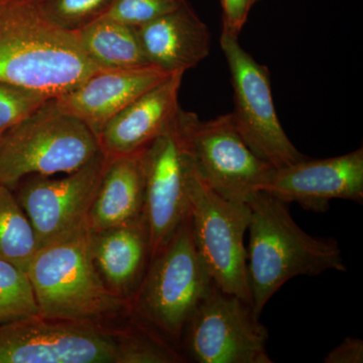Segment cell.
I'll list each match as a JSON object with an SVG mask.
<instances>
[{"label": "cell", "instance_id": "obj_1", "mask_svg": "<svg viewBox=\"0 0 363 363\" xmlns=\"http://www.w3.org/2000/svg\"><path fill=\"white\" fill-rule=\"evenodd\" d=\"M99 70L43 0H0V81L56 97Z\"/></svg>", "mask_w": 363, "mask_h": 363}, {"label": "cell", "instance_id": "obj_2", "mask_svg": "<svg viewBox=\"0 0 363 363\" xmlns=\"http://www.w3.org/2000/svg\"><path fill=\"white\" fill-rule=\"evenodd\" d=\"M169 357L168 344L145 323L117 333L40 316L0 325V363H167Z\"/></svg>", "mask_w": 363, "mask_h": 363}, {"label": "cell", "instance_id": "obj_3", "mask_svg": "<svg viewBox=\"0 0 363 363\" xmlns=\"http://www.w3.org/2000/svg\"><path fill=\"white\" fill-rule=\"evenodd\" d=\"M247 203L250 208L247 279L255 316L260 318L269 298L290 279L331 269L346 271L337 241L305 233L286 203L262 191Z\"/></svg>", "mask_w": 363, "mask_h": 363}, {"label": "cell", "instance_id": "obj_4", "mask_svg": "<svg viewBox=\"0 0 363 363\" xmlns=\"http://www.w3.org/2000/svg\"><path fill=\"white\" fill-rule=\"evenodd\" d=\"M92 231L40 247L26 269L40 316L98 324L123 311L128 300L112 292L100 277L91 250Z\"/></svg>", "mask_w": 363, "mask_h": 363}, {"label": "cell", "instance_id": "obj_5", "mask_svg": "<svg viewBox=\"0 0 363 363\" xmlns=\"http://www.w3.org/2000/svg\"><path fill=\"white\" fill-rule=\"evenodd\" d=\"M100 150L94 133L50 98L2 135L0 184L11 188L26 177L72 173Z\"/></svg>", "mask_w": 363, "mask_h": 363}, {"label": "cell", "instance_id": "obj_6", "mask_svg": "<svg viewBox=\"0 0 363 363\" xmlns=\"http://www.w3.org/2000/svg\"><path fill=\"white\" fill-rule=\"evenodd\" d=\"M214 286L196 248L190 213L150 259L135 297V312L169 342L179 344L188 320Z\"/></svg>", "mask_w": 363, "mask_h": 363}, {"label": "cell", "instance_id": "obj_7", "mask_svg": "<svg viewBox=\"0 0 363 363\" xmlns=\"http://www.w3.org/2000/svg\"><path fill=\"white\" fill-rule=\"evenodd\" d=\"M187 187L196 248L214 285L252 306L245 245L250 206L225 199L208 188L196 175L190 161Z\"/></svg>", "mask_w": 363, "mask_h": 363}, {"label": "cell", "instance_id": "obj_8", "mask_svg": "<svg viewBox=\"0 0 363 363\" xmlns=\"http://www.w3.org/2000/svg\"><path fill=\"white\" fill-rule=\"evenodd\" d=\"M177 123L191 166L208 188L225 199L245 203L259 192L274 167L247 147L231 113L202 121L181 108Z\"/></svg>", "mask_w": 363, "mask_h": 363}, {"label": "cell", "instance_id": "obj_9", "mask_svg": "<svg viewBox=\"0 0 363 363\" xmlns=\"http://www.w3.org/2000/svg\"><path fill=\"white\" fill-rule=\"evenodd\" d=\"M233 88L234 126L247 147L274 168L307 159L291 142L279 123L269 69L241 47L238 39L221 35Z\"/></svg>", "mask_w": 363, "mask_h": 363}, {"label": "cell", "instance_id": "obj_10", "mask_svg": "<svg viewBox=\"0 0 363 363\" xmlns=\"http://www.w3.org/2000/svg\"><path fill=\"white\" fill-rule=\"evenodd\" d=\"M267 338L252 306L214 285L188 320L181 342L197 363H272Z\"/></svg>", "mask_w": 363, "mask_h": 363}, {"label": "cell", "instance_id": "obj_11", "mask_svg": "<svg viewBox=\"0 0 363 363\" xmlns=\"http://www.w3.org/2000/svg\"><path fill=\"white\" fill-rule=\"evenodd\" d=\"M106 164L100 150L84 166L63 178L26 177L16 197L32 224L38 250L89 228L91 206Z\"/></svg>", "mask_w": 363, "mask_h": 363}, {"label": "cell", "instance_id": "obj_12", "mask_svg": "<svg viewBox=\"0 0 363 363\" xmlns=\"http://www.w3.org/2000/svg\"><path fill=\"white\" fill-rule=\"evenodd\" d=\"M177 117L168 130L143 150V214L149 227L150 259L171 240L190 210L189 160Z\"/></svg>", "mask_w": 363, "mask_h": 363}, {"label": "cell", "instance_id": "obj_13", "mask_svg": "<svg viewBox=\"0 0 363 363\" xmlns=\"http://www.w3.org/2000/svg\"><path fill=\"white\" fill-rule=\"evenodd\" d=\"M279 201L323 213L332 200L363 203V149L323 160L309 157L272 168L260 189Z\"/></svg>", "mask_w": 363, "mask_h": 363}, {"label": "cell", "instance_id": "obj_14", "mask_svg": "<svg viewBox=\"0 0 363 363\" xmlns=\"http://www.w3.org/2000/svg\"><path fill=\"white\" fill-rule=\"evenodd\" d=\"M169 75L152 65L99 70L55 100L62 111L85 123L98 138L113 117Z\"/></svg>", "mask_w": 363, "mask_h": 363}, {"label": "cell", "instance_id": "obj_15", "mask_svg": "<svg viewBox=\"0 0 363 363\" xmlns=\"http://www.w3.org/2000/svg\"><path fill=\"white\" fill-rule=\"evenodd\" d=\"M184 74H171L104 126L98 143L107 160L142 152L171 128L181 109L179 94Z\"/></svg>", "mask_w": 363, "mask_h": 363}, {"label": "cell", "instance_id": "obj_16", "mask_svg": "<svg viewBox=\"0 0 363 363\" xmlns=\"http://www.w3.org/2000/svg\"><path fill=\"white\" fill-rule=\"evenodd\" d=\"M150 65L167 73H185L207 58L211 35L190 4L136 28Z\"/></svg>", "mask_w": 363, "mask_h": 363}, {"label": "cell", "instance_id": "obj_17", "mask_svg": "<svg viewBox=\"0 0 363 363\" xmlns=\"http://www.w3.org/2000/svg\"><path fill=\"white\" fill-rule=\"evenodd\" d=\"M91 250L105 285L125 300L135 296L150 262L145 214L123 225L92 231Z\"/></svg>", "mask_w": 363, "mask_h": 363}, {"label": "cell", "instance_id": "obj_18", "mask_svg": "<svg viewBox=\"0 0 363 363\" xmlns=\"http://www.w3.org/2000/svg\"><path fill=\"white\" fill-rule=\"evenodd\" d=\"M145 174L143 150L107 160L93 200L88 224L93 233L123 225L143 214Z\"/></svg>", "mask_w": 363, "mask_h": 363}, {"label": "cell", "instance_id": "obj_19", "mask_svg": "<svg viewBox=\"0 0 363 363\" xmlns=\"http://www.w3.org/2000/svg\"><path fill=\"white\" fill-rule=\"evenodd\" d=\"M74 33L87 58L102 70L150 65L133 26L102 16Z\"/></svg>", "mask_w": 363, "mask_h": 363}, {"label": "cell", "instance_id": "obj_20", "mask_svg": "<svg viewBox=\"0 0 363 363\" xmlns=\"http://www.w3.org/2000/svg\"><path fill=\"white\" fill-rule=\"evenodd\" d=\"M37 250L28 216L11 188L0 184V259L26 272Z\"/></svg>", "mask_w": 363, "mask_h": 363}, {"label": "cell", "instance_id": "obj_21", "mask_svg": "<svg viewBox=\"0 0 363 363\" xmlns=\"http://www.w3.org/2000/svg\"><path fill=\"white\" fill-rule=\"evenodd\" d=\"M40 316L26 272L0 259V325Z\"/></svg>", "mask_w": 363, "mask_h": 363}, {"label": "cell", "instance_id": "obj_22", "mask_svg": "<svg viewBox=\"0 0 363 363\" xmlns=\"http://www.w3.org/2000/svg\"><path fill=\"white\" fill-rule=\"evenodd\" d=\"M114 0H43L50 18L59 28L76 32L106 16Z\"/></svg>", "mask_w": 363, "mask_h": 363}, {"label": "cell", "instance_id": "obj_23", "mask_svg": "<svg viewBox=\"0 0 363 363\" xmlns=\"http://www.w3.org/2000/svg\"><path fill=\"white\" fill-rule=\"evenodd\" d=\"M50 98L39 91L0 81V133L20 123Z\"/></svg>", "mask_w": 363, "mask_h": 363}, {"label": "cell", "instance_id": "obj_24", "mask_svg": "<svg viewBox=\"0 0 363 363\" xmlns=\"http://www.w3.org/2000/svg\"><path fill=\"white\" fill-rule=\"evenodd\" d=\"M186 4L187 0H114L111 11L104 16L138 28Z\"/></svg>", "mask_w": 363, "mask_h": 363}, {"label": "cell", "instance_id": "obj_25", "mask_svg": "<svg viewBox=\"0 0 363 363\" xmlns=\"http://www.w3.org/2000/svg\"><path fill=\"white\" fill-rule=\"evenodd\" d=\"M257 0H221V35L238 39Z\"/></svg>", "mask_w": 363, "mask_h": 363}, {"label": "cell", "instance_id": "obj_26", "mask_svg": "<svg viewBox=\"0 0 363 363\" xmlns=\"http://www.w3.org/2000/svg\"><path fill=\"white\" fill-rule=\"evenodd\" d=\"M324 362L362 363L363 341L359 338L346 337L327 354Z\"/></svg>", "mask_w": 363, "mask_h": 363}, {"label": "cell", "instance_id": "obj_27", "mask_svg": "<svg viewBox=\"0 0 363 363\" xmlns=\"http://www.w3.org/2000/svg\"><path fill=\"white\" fill-rule=\"evenodd\" d=\"M4 133H0V140H1L2 135H4Z\"/></svg>", "mask_w": 363, "mask_h": 363}, {"label": "cell", "instance_id": "obj_28", "mask_svg": "<svg viewBox=\"0 0 363 363\" xmlns=\"http://www.w3.org/2000/svg\"><path fill=\"white\" fill-rule=\"evenodd\" d=\"M257 2L260 1V0H257Z\"/></svg>", "mask_w": 363, "mask_h": 363}]
</instances>
